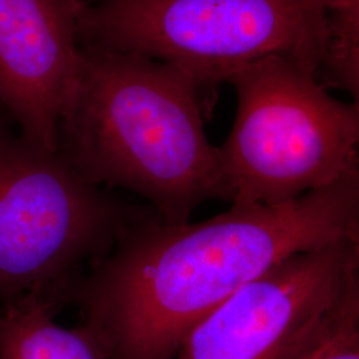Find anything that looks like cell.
<instances>
[{
    "label": "cell",
    "instance_id": "8",
    "mask_svg": "<svg viewBox=\"0 0 359 359\" xmlns=\"http://www.w3.org/2000/svg\"><path fill=\"white\" fill-rule=\"evenodd\" d=\"M62 305L29 295L0 306V359H107L83 326L55 321Z\"/></svg>",
    "mask_w": 359,
    "mask_h": 359
},
{
    "label": "cell",
    "instance_id": "6",
    "mask_svg": "<svg viewBox=\"0 0 359 359\" xmlns=\"http://www.w3.org/2000/svg\"><path fill=\"white\" fill-rule=\"evenodd\" d=\"M359 286V240L297 253L198 322L173 359H294Z\"/></svg>",
    "mask_w": 359,
    "mask_h": 359
},
{
    "label": "cell",
    "instance_id": "3",
    "mask_svg": "<svg viewBox=\"0 0 359 359\" xmlns=\"http://www.w3.org/2000/svg\"><path fill=\"white\" fill-rule=\"evenodd\" d=\"M237 93L217 147L225 200L278 205L359 172V104L335 99L316 71L269 56L226 79Z\"/></svg>",
    "mask_w": 359,
    "mask_h": 359
},
{
    "label": "cell",
    "instance_id": "1",
    "mask_svg": "<svg viewBox=\"0 0 359 359\" xmlns=\"http://www.w3.org/2000/svg\"><path fill=\"white\" fill-rule=\"evenodd\" d=\"M359 240V172L278 205H237L191 224L129 226L68 292L107 359H173L245 283L283 259Z\"/></svg>",
    "mask_w": 359,
    "mask_h": 359
},
{
    "label": "cell",
    "instance_id": "2",
    "mask_svg": "<svg viewBox=\"0 0 359 359\" xmlns=\"http://www.w3.org/2000/svg\"><path fill=\"white\" fill-rule=\"evenodd\" d=\"M59 152L95 185L140 196L167 224L188 222L205 201L225 200L203 90L149 56L80 47Z\"/></svg>",
    "mask_w": 359,
    "mask_h": 359
},
{
    "label": "cell",
    "instance_id": "10",
    "mask_svg": "<svg viewBox=\"0 0 359 359\" xmlns=\"http://www.w3.org/2000/svg\"><path fill=\"white\" fill-rule=\"evenodd\" d=\"M294 359H359V286L347 294Z\"/></svg>",
    "mask_w": 359,
    "mask_h": 359
},
{
    "label": "cell",
    "instance_id": "9",
    "mask_svg": "<svg viewBox=\"0 0 359 359\" xmlns=\"http://www.w3.org/2000/svg\"><path fill=\"white\" fill-rule=\"evenodd\" d=\"M327 15V40L316 74L326 88L333 86L359 99V0H322Z\"/></svg>",
    "mask_w": 359,
    "mask_h": 359
},
{
    "label": "cell",
    "instance_id": "5",
    "mask_svg": "<svg viewBox=\"0 0 359 359\" xmlns=\"http://www.w3.org/2000/svg\"><path fill=\"white\" fill-rule=\"evenodd\" d=\"M151 213L0 121V306L29 295L63 305L77 268L108 253Z\"/></svg>",
    "mask_w": 359,
    "mask_h": 359
},
{
    "label": "cell",
    "instance_id": "11",
    "mask_svg": "<svg viewBox=\"0 0 359 359\" xmlns=\"http://www.w3.org/2000/svg\"><path fill=\"white\" fill-rule=\"evenodd\" d=\"M97 1H99V0H97Z\"/></svg>",
    "mask_w": 359,
    "mask_h": 359
},
{
    "label": "cell",
    "instance_id": "4",
    "mask_svg": "<svg viewBox=\"0 0 359 359\" xmlns=\"http://www.w3.org/2000/svg\"><path fill=\"white\" fill-rule=\"evenodd\" d=\"M326 40L322 0H99L77 22L79 47L154 57L203 92L269 56L317 74Z\"/></svg>",
    "mask_w": 359,
    "mask_h": 359
},
{
    "label": "cell",
    "instance_id": "7",
    "mask_svg": "<svg viewBox=\"0 0 359 359\" xmlns=\"http://www.w3.org/2000/svg\"><path fill=\"white\" fill-rule=\"evenodd\" d=\"M86 0H0V104L27 142L59 151V121L79 67Z\"/></svg>",
    "mask_w": 359,
    "mask_h": 359
}]
</instances>
